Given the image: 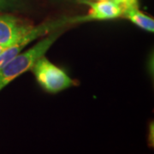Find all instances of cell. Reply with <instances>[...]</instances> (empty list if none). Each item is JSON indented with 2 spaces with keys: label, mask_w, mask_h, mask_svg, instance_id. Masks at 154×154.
<instances>
[{
  "label": "cell",
  "mask_w": 154,
  "mask_h": 154,
  "mask_svg": "<svg viewBox=\"0 0 154 154\" xmlns=\"http://www.w3.org/2000/svg\"><path fill=\"white\" fill-rule=\"evenodd\" d=\"M62 33V28L51 32L48 36L42 38L30 49L19 53L2 67L0 69V91L17 77L31 69L37 59L46 53Z\"/></svg>",
  "instance_id": "6da1fadb"
},
{
  "label": "cell",
  "mask_w": 154,
  "mask_h": 154,
  "mask_svg": "<svg viewBox=\"0 0 154 154\" xmlns=\"http://www.w3.org/2000/svg\"><path fill=\"white\" fill-rule=\"evenodd\" d=\"M31 69L40 87L50 94L59 93L76 84L66 72L53 64L45 55L37 59Z\"/></svg>",
  "instance_id": "7a4b0ae2"
},
{
  "label": "cell",
  "mask_w": 154,
  "mask_h": 154,
  "mask_svg": "<svg viewBox=\"0 0 154 154\" xmlns=\"http://www.w3.org/2000/svg\"><path fill=\"white\" fill-rule=\"evenodd\" d=\"M70 24H72L71 17H63L58 19L46 21L38 26L33 27L28 32L22 35L21 38H18L17 41L9 45L0 53V69L4 65H5L13 57L21 53L22 50L33 40H35L45 34L50 33L57 29L64 28L67 25Z\"/></svg>",
  "instance_id": "3957f363"
},
{
  "label": "cell",
  "mask_w": 154,
  "mask_h": 154,
  "mask_svg": "<svg viewBox=\"0 0 154 154\" xmlns=\"http://www.w3.org/2000/svg\"><path fill=\"white\" fill-rule=\"evenodd\" d=\"M90 7L87 15L71 17L72 24L92 21H109L122 17L123 9L120 5L106 0L82 1Z\"/></svg>",
  "instance_id": "277c9868"
},
{
  "label": "cell",
  "mask_w": 154,
  "mask_h": 154,
  "mask_svg": "<svg viewBox=\"0 0 154 154\" xmlns=\"http://www.w3.org/2000/svg\"><path fill=\"white\" fill-rule=\"evenodd\" d=\"M33 27L31 23L13 15H0V45H11Z\"/></svg>",
  "instance_id": "5b68a950"
},
{
  "label": "cell",
  "mask_w": 154,
  "mask_h": 154,
  "mask_svg": "<svg viewBox=\"0 0 154 154\" xmlns=\"http://www.w3.org/2000/svg\"><path fill=\"white\" fill-rule=\"evenodd\" d=\"M129 20L140 28L150 33L154 32V20L139 10V7H128L123 9L122 17Z\"/></svg>",
  "instance_id": "8992f818"
},
{
  "label": "cell",
  "mask_w": 154,
  "mask_h": 154,
  "mask_svg": "<svg viewBox=\"0 0 154 154\" xmlns=\"http://www.w3.org/2000/svg\"><path fill=\"white\" fill-rule=\"evenodd\" d=\"M24 0H0V13L21 9Z\"/></svg>",
  "instance_id": "52a82bcc"
},
{
  "label": "cell",
  "mask_w": 154,
  "mask_h": 154,
  "mask_svg": "<svg viewBox=\"0 0 154 154\" xmlns=\"http://www.w3.org/2000/svg\"><path fill=\"white\" fill-rule=\"evenodd\" d=\"M128 7H138V0H126V5L124 8Z\"/></svg>",
  "instance_id": "ba28073f"
},
{
  "label": "cell",
  "mask_w": 154,
  "mask_h": 154,
  "mask_svg": "<svg viewBox=\"0 0 154 154\" xmlns=\"http://www.w3.org/2000/svg\"><path fill=\"white\" fill-rule=\"evenodd\" d=\"M106 1H110V2H112V3H115L116 5L122 7V9L126 5V0H106Z\"/></svg>",
  "instance_id": "9c48e42d"
}]
</instances>
